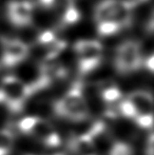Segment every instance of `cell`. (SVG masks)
Segmentation results:
<instances>
[{"mask_svg": "<svg viewBox=\"0 0 154 155\" xmlns=\"http://www.w3.org/2000/svg\"><path fill=\"white\" fill-rule=\"evenodd\" d=\"M54 110L58 116L70 120L78 123L87 120L89 109L87 100L80 92L79 81L74 82L70 90L54 104Z\"/></svg>", "mask_w": 154, "mask_h": 155, "instance_id": "6da1fadb", "label": "cell"}, {"mask_svg": "<svg viewBox=\"0 0 154 155\" xmlns=\"http://www.w3.org/2000/svg\"><path fill=\"white\" fill-rule=\"evenodd\" d=\"M32 94L33 92L30 87L19 77L8 75L2 78L0 84V102L13 112H20L25 100Z\"/></svg>", "mask_w": 154, "mask_h": 155, "instance_id": "7a4b0ae2", "label": "cell"}, {"mask_svg": "<svg viewBox=\"0 0 154 155\" xmlns=\"http://www.w3.org/2000/svg\"><path fill=\"white\" fill-rule=\"evenodd\" d=\"M77 57L80 75H89L100 65L103 58V45L94 39H79L73 45Z\"/></svg>", "mask_w": 154, "mask_h": 155, "instance_id": "3957f363", "label": "cell"}, {"mask_svg": "<svg viewBox=\"0 0 154 155\" xmlns=\"http://www.w3.org/2000/svg\"><path fill=\"white\" fill-rule=\"evenodd\" d=\"M144 62L142 45L137 40H126L115 49L114 63L120 74L137 71Z\"/></svg>", "mask_w": 154, "mask_h": 155, "instance_id": "277c9868", "label": "cell"}, {"mask_svg": "<svg viewBox=\"0 0 154 155\" xmlns=\"http://www.w3.org/2000/svg\"><path fill=\"white\" fill-rule=\"evenodd\" d=\"M135 112L134 121L144 129L153 124V97L147 91H134L127 97Z\"/></svg>", "mask_w": 154, "mask_h": 155, "instance_id": "5b68a950", "label": "cell"}, {"mask_svg": "<svg viewBox=\"0 0 154 155\" xmlns=\"http://www.w3.org/2000/svg\"><path fill=\"white\" fill-rule=\"evenodd\" d=\"M1 64L4 67H16L29 57L30 47L19 39L1 37Z\"/></svg>", "mask_w": 154, "mask_h": 155, "instance_id": "8992f818", "label": "cell"}, {"mask_svg": "<svg viewBox=\"0 0 154 155\" xmlns=\"http://www.w3.org/2000/svg\"><path fill=\"white\" fill-rule=\"evenodd\" d=\"M34 11V4L29 0H13L6 4L8 22L18 29L32 25Z\"/></svg>", "mask_w": 154, "mask_h": 155, "instance_id": "52a82bcc", "label": "cell"}, {"mask_svg": "<svg viewBox=\"0 0 154 155\" xmlns=\"http://www.w3.org/2000/svg\"><path fill=\"white\" fill-rule=\"evenodd\" d=\"M28 134L37 138L49 148H58L61 145V138L54 126L47 119L36 116L33 126L31 127Z\"/></svg>", "mask_w": 154, "mask_h": 155, "instance_id": "ba28073f", "label": "cell"}, {"mask_svg": "<svg viewBox=\"0 0 154 155\" xmlns=\"http://www.w3.org/2000/svg\"><path fill=\"white\" fill-rule=\"evenodd\" d=\"M97 92L101 99L108 104H114L119 102L123 99L120 89L118 88L117 84L111 78L103 79L96 84Z\"/></svg>", "mask_w": 154, "mask_h": 155, "instance_id": "9c48e42d", "label": "cell"}, {"mask_svg": "<svg viewBox=\"0 0 154 155\" xmlns=\"http://www.w3.org/2000/svg\"><path fill=\"white\" fill-rule=\"evenodd\" d=\"M72 149L76 155H98L92 138L89 135L75 136L72 141Z\"/></svg>", "mask_w": 154, "mask_h": 155, "instance_id": "30bf717a", "label": "cell"}, {"mask_svg": "<svg viewBox=\"0 0 154 155\" xmlns=\"http://www.w3.org/2000/svg\"><path fill=\"white\" fill-rule=\"evenodd\" d=\"M14 146V134L8 129H0V155H8Z\"/></svg>", "mask_w": 154, "mask_h": 155, "instance_id": "8fae6325", "label": "cell"}, {"mask_svg": "<svg viewBox=\"0 0 154 155\" xmlns=\"http://www.w3.org/2000/svg\"><path fill=\"white\" fill-rule=\"evenodd\" d=\"M121 31V28L114 22H103L97 25V33L101 37L114 36Z\"/></svg>", "mask_w": 154, "mask_h": 155, "instance_id": "7c38bea8", "label": "cell"}, {"mask_svg": "<svg viewBox=\"0 0 154 155\" xmlns=\"http://www.w3.org/2000/svg\"><path fill=\"white\" fill-rule=\"evenodd\" d=\"M108 155H133V149L130 147L129 143L114 141Z\"/></svg>", "mask_w": 154, "mask_h": 155, "instance_id": "4fadbf2b", "label": "cell"}, {"mask_svg": "<svg viewBox=\"0 0 154 155\" xmlns=\"http://www.w3.org/2000/svg\"><path fill=\"white\" fill-rule=\"evenodd\" d=\"M145 65H146L147 69L152 73L153 69H154V56H153V54L148 55V57H147L146 60H145Z\"/></svg>", "mask_w": 154, "mask_h": 155, "instance_id": "5bb4252c", "label": "cell"}]
</instances>
